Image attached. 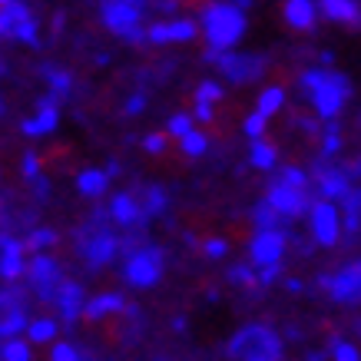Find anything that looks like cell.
<instances>
[{
  "mask_svg": "<svg viewBox=\"0 0 361 361\" xmlns=\"http://www.w3.org/2000/svg\"><path fill=\"white\" fill-rule=\"evenodd\" d=\"M285 288H288V292H302V282H298V279H288V282H285Z\"/></svg>",
  "mask_w": 361,
  "mask_h": 361,
  "instance_id": "681fc988",
  "label": "cell"
},
{
  "mask_svg": "<svg viewBox=\"0 0 361 361\" xmlns=\"http://www.w3.org/2000/svg\"><path fill=\"white\" fill-rule=\"evenodd\" d=\"M23 242L11 239V235H4V245H0V275L7 279V282H17L20 275H27V259H23Z\"/></svg>",
  "mask_w": 361,
  "mask_h": 361,
  "instance_id": "2e32d148",
  "label": "cell"
},
{
  "mask_svg": "<svg viewBox=\"0 0 361 361\" xmlns=\"http://www.w3.org/2000/svg\"><path fill=\"white\" fill-rule=\"evenodd\" d=\"M179 146H183V153H186V156H192V159H196V156H202L209 149V140L196 130V133H189V136L179 142Z\"/></svg>",
  "mask_w": 361,
  "mask_h": 361,
  "instance_id": "8d00e7d4",
  "label": "cell"
},
{
  "mask_svg": "<svg viewBox=\"0 0 361 361\" xmlns=\"http://www.w3.org/2000/svg\"><path fill=\"white\" fill-rule=\"evenodd\" d=\"M252 216H255V226H259V232H265V229H275V222L282 219V216H279V212H275L272 206H269V202H259V206H255V212H252Z\"/></svg>",
  "mask_w": 361,
  "mask_h": 361,
  "instance_id": "e575fe53",
  "label": "cell"
},
{
  "mask_svg": "<svg viewBox=\"0 0 361 361\" xmlns=\"http://www.w3.org/2000/svg\"><path fill=\"white\" fill-rule=\"evenodd\" d=\"M331 358L335 361H361V348L355 345V341L331 338Z\"/></svg>",
  "mask_w": 361,
  "mask_h": 361,
  "instance_id": "836d02e7",
  "label": "cell"
},
{
  "mask_svg": "<svg viewBox=\"0 0 361 361\" xmlns=\"http://www.w3.org/2000/svg\"><path fill=\"white\" fill-rule=\"evenodd\" d=\"M106 186H110V176H106V169H80L77 176V192L87 199H97L106 192Z\"/></svg>",
  "mask_w": 361,
  "mask_h": 361,
  "instance_id": "603a6c76",
  "label": "cell"
},
{
  "mask_svg": "<svg viewBox=\"0 0 361 361\" xmlns=\"http://www.w3.org/2000/svg\"><path fill=\"white\" fill-rule=\"evenodd\" d=\"M87 292H83V285L73 282V279H66L63 285H60V292H56V302L54 305L60 308V315H63L66 325H73V322H80L83 318V312H87Z\"/></svg>",
  "mask_w": 361,
  "mask_h": 361,
  "instance_id": "9a60e30c",
  "label": "cell"
},
{
  "mask_svg": "<svg viewBox=\"0 0 361 361\" xmlns=\"http://www.w3.org/2000/svg\"><path fill=\"white\" fill-rule=\"evenodd\" d=\"M279 183H285V186H292V189H305L308 176H305V169H298V166H285L282 173H279Z\"/></svg>",
  "mask_w": 361,
  "mask_h": 361,
  "instance_id": "74e56055",
  "label": "cell"
},
{
  "mask_svg": "<svg viewBox=\"0 0 361 361\" xmlns=\"http://www.w3.org/2000/svg\"><path fill=\"white\" fill-rule=\"evenodd\" d=\"M196 20H186V17H176V20H159L146 30V40L153 44H186L196 37Z\"/></svg>",
  "mask_w": 361,
  "mask_h": 361,
  "instance_id": "5bb4252c",
  "label": "cell"
},
{
  "mask_svg": "<svg viewBox=\"0 0 361 361\" xmlns=\"http://www.w3.org/2000/svg\"><path fill=\"white\" fill-rule=\"evenodd\" d=\"M99 17L106 23V30L116 33V37H126V40H142V4L136 0H106L99 7Z\"/></svg>",
  "mask_w": 361,
  "mask_h": 361,
  "instance_id": "5b68a950",
  "label": "cell"
},
{
  "mask_svg": "<svg viewBox=\"0 0 361 361\" xmlns=\"http://www.w3.org/2000/svg\"><path fill=\"white\" fill-rule=\"evenodd\" d=\"M282 103H285V90L275 83V87H265L262 93H259V99H255V113H262L265 120L269 116H275V113L282 110Z\"/></svg>",
  "mask_w": 361,
  "mask_h": 361,
  "instance_id": "d4e9b609",
  "label": "cell"
},
{
  "mask_svg": "<svg viewBox=\"0 0 361 361\" xmlns=\"http://www.w3.org/2000/svg\"><path fill=\"white\" fill-rule=\"evenodd\" d=\"M116 173H120V166H116V163H106V176H110V179H113V176H116Z\"/></svg>",
  "mask_w": 361,
  "mask_h": 361,
  "instance_id": "816d5d0a",
  "label": "cell"
},
{
  "mask_svg": "<svg viewBox=\"0 0 361 361\" xmlns=\"http://www.w3.org/2000/svg\"><path fill=\"white\" fill-rule=\"evenodd\" d=\"M351 192V179L345 169H322L318 173V196L325 202H341Z\"/></svg>",
  "mask_w": 361,
  "mask_h": 361,
  "instance_id": "ac0fdd59",
  "label": "cell"
},
{
  "mask_svg": "<svg viewBox=\"0 0 361 361\" xmlns=\"http://www.w3.org/2000/svg\"><path fill=\"white\" fill-rule=\"evenodd\" d=\"M341 219H345V229L358 232L361 226V189H351L348 196L341 199Z\"/></svg>",
  "mask_w": 361,
  "mask_h": 361,
  "instance_id": "83f0119b",
  "label": "cell"
},
{
  "mask_svg": "<svg viewBox=\"0 0 361 361\" xmlns=\"http://www.w3.org/2000/svg\"><path fill=\"white\" fill-rule=\"evenodd\" d=\"M229 282L232 285H252V282H259V272H252L249 265H232V269H229Z\"/></svg>",
  "mask_w": 361,
  "mask_h": 361,
  "instance_id": "b9f144b4",
  "label": "cell"
},
{
  "mask_svg": "<svg viewBox=\"0 0 361 361\" xmlns=\"http://www.w3.org/2000/svg\"><path fill=\"white\" fill-rule=\"evenodd\" d=\"M308 229H312V239L318 245H335L341 239V229H345V219H341V209L335 202H325L318 199L312 202V212H308Z\"/></svg>",
  "mask_w": 361,
  "mask_h": 361,
  "instance_id": "ba28073f",
  "label": "cell"
},
{
  "mask_svg": "<svg viewBox=\"0 0 361 361\" xmlns=\"http://www.w3.org/2000/svg\"><path fill=\"white\" fill-rule=\"evenodd\" d=\"M275 159H279V149H275V142H252L249 146V163L255 169H275Z\"/></svg>",
  "mask_w": 361,
  "mask_h": 361,
  "instance_id": "4316f807",
  "label": "cell"
},
{
  "mask_svg": "<svg viewBox=\"0 0 361 361\" xmlns=\"http://www.w3.org/2000/svg\"><path fill=\"white\" fill-rule=\"evenodd\" d=\"M192 116H196V120H202V123H209V120H212V106H209V103H196Z\"/></svg>",
  "mask_w": 361,
  "mask_h": 361,
  "instance_id": "c3c4849f",
  "label": "cell"
},
{
  "mask_svg": "<svg viewBox=\"0 0 361 361\" xmlns=\"http://www.w3.org/2000/svg\"><path fill=\"white\" fill-rule=\"evenodd\" d=\"M142 149H146V153H163L166 136L163 133H149V136H142Z\"/></svg>",
  "mask_w": 361,
  "mask_h": 361,
  "instance_id": "ee69618b",
  "label": "cell"
},
{
  "mask_svg": "<svg viewBox=\"0 0 361 361\" xmlns=\"http://www.w3.org/2000/svg\"><path fill=\"white\" fill-rule=\"evenodd\" d=\"M338 149H341L338 126H335V123H329V130H325V136H322V153H325V156H335Z\"/></svg>",
  "mask_w": 361,
  "mask_h": 361,
  "instance_id": "60d3db41",
  "label": "cell"
},
{
  "mask_svg": "<svg viewBox=\"0 0 361 361\" xmlns=\"http://www.w3.org/2000/svg\"><path fill=\"white\" fill-rule=\"evenodd\" d=\"M54 242H56V232L54 229H33L30 235H27V249L33 252V255H47V249H54Z\"/></svg>",
  "mask_w": 361,
  "mask_h": 361,
  "instance_id": "4dcf8cb0",
  "label": "cell"
},
{
  "mask_svg": "<svg viewBox=\"0 0 361 361\" xmlns=\"http://www.w3.org/2000/svg\"><path fill=\"white\" fill-rule=\"evenodd\" d=\"M265 123H269V120H265L262 113L252 110L249 116H245V123H242V130H245V136H249L252 142H259V140H262V133H265Z\"/></svg>",
  "mask_w": 361,
  "mask_h": 361,
  "instance_id": "d590c367",
  "label": "cell"
},
{
  "mask_svg": "<svg viewBox=\"0 0 361 361\" xmlns=\"http://www.w3.org/2000/svg\"><path fill=\"white\" fill-rule=\"evenodd\" d=\"M44 80H47V87H50V93H54L56 99L60 97H66L70 93V73L66 70H56V66H44Z\"/></svg>",
  "mask_w": 361,
  "mask_h": 361,
  "instance_id": "f546056e",
  "label": "cell"
},
{
  "mask_svg": "<svg viewBox=\"0 0 361 361\" xmlns=\"http://www.w3.org/2000/svg\"><path fill=\"white\" fill-rule=\"evenodd\" d=\"M0 33L7 37V40H20L27 47H40V37H37V17L30 13L27 4L20 0H4V7H0Z\"/></svg>",
  "mask_w": 361,
  "mask_h": 361,
  "instance_id": "8992f818",
  "label": "cell"
},
{
  "mask_svg": "<svg viewBox=\"0 0 361 361\" xmlns=\"http://www.w3.org/2000/svg\"><path fill=\"white\" fill-rule=\"evenodd\" d=\"M318 13L331 23H361V7L355 0H322Z\"/></svg>",
  "mask_w": 361,
  "mask_h": 361,
  "instance_id": "44dd1931",
  "label": "cell"
},
{
  "mask_svg": "<svg viewBox=\"0 0 361 361\" xmlns=\"http://www.w3.org/2000/svg\"><path fill=\"white\" fill-rule=\"evenodd\" d=\"M110 219L116 226H136L140 219H146L142 216V202H136L133 192H116L110 202Z\"/></svg>",
  "mask_w": 361,
  "mask_h": 361,
  "instance_id": "ffe728a7",
  "label": "cell"
},
{
  "mask_svg": "<svg viewBox=\"0 0 361 361\" xmlns=\"http://www.w3.org/2000/svg\"><path fill=\"white\" fill-rule=\"evenodd\" d=\"M305 361H325V355H322V351H312V355H308Z\"/></svg>",
  "mask_w": 361,
  "mask_h": 361,
  "instance_id": "f5cc1de1",
  "label": "cell"
},
{
  "mask_svg": "<svg viewBox=\"0 0 361 361\" xmlns=\"http://www.w3.org/2000/svg\"><path fill=\"white\" fill-rule=\"evenodd\" d=\"M285 242H288V235H285L282 229L255 232V235L249 239V259H252V265H255L259 272H262V269H269V265H282Z\"/></svg>",
  "mask_w": 361,
  "mask_h": 361,
  "instance_id": "8fae6325",
  "label": "cell"
},
{
  "mask_svg": "<svg viewBox=\"0 0 361 361\" xmlns=\"http://www.w3.org/2000/svg\"><path fill=\"white\" fill-rule=\"evenodd\" d=\"M120 312H126V302H123V295H116V292H106V295L90 298L83 318H87V322H103V318L120 315Z\"/></svg>",
  "mask_w": 361,
  "mask_h": 361,
  "instance_id": "7402d4cb",
  "label": "cell"
},
{
  "mask_svg": "<svg viewBox=\"0 0 361 361\" xmlns=\"http://www.w3.org/2000/svg\"><path fill=\"white\" fill-rule=\"evenodd\" d=\"M209 60H216V66L222 70V77L229 80V83H252V80L262 77V56L255 54H239V50H232V54H212L209 50Z\"/></svg>",
  "mask_w": 361,
  "mask_h": 361,
  "instance_id": "9c48e42d",
  "label": "cell"
},
{
  "mask_svg": "<svg viewBox=\"0 0 361 361\" xmlns=\"http://www.w3.org/2000/svg\"><path fill=\"white\" fill-rule=\"evenodd\" d=\"M331 295L341 305H351V302H361V269L358 262L345 265L335 279H331Z\"/></svg>",
  "mask_w": 361,
  "mask_h": 361,
  "instance_id": "e0dca14e",
  "label": "cell"
},
{
  "mask_svg": "<svg viewBox=\"0 0 361 361\" xmlns=\"http://www.w3.org/2000/svg\"><path fill=\"white\" fill-rule=\"evenodd\" d=\"M265 202H269L282 219H298L302 212H312V202H308L305 189H292V186H285V183H279V179L269 186Z\"/></svg>",
  "mask_w": 361,
  "mask_h": 361,
  "instance_id": "7c38bea8",
  "label": "cell"
},
{
  "mask_svg": "<svg viewBox=\"0 0 361 361\" xmlns=\"http://www.w3.org/2000/svg\"><path fill=\"white\" fill-rule=\"evenodd\" d=\"M27 275H30V282H33V292L44 298V302H56V292L66 282L63 275H60V262H56L54 255H33L30 265H27Z\"/></svg>",
  "mask_w": 361,
  "mask_h": 361,
  "instance_id": "30bf717a",
  "label": "cell"
},
{
  "mask_svg": "<svg viewBox=\"0 0 361 361\" xmlns=\"http://www.w3.org/2000/svg\"><path fill=\"white\" fill-rule=\"evenodd\" d=\"M199 30H202L212 54H232L249 30L245 7L242 4H209L199 17Z\"/></svg>",
  "mask_w": 361,
  "mask_h": 361,
  "instance_id": "7a4b0ae2",
  "label": "cell"
},
{
  "mask_svg": "<svg viewBox=\"0 0 361 361\" xmlns=\"http://www.w3.org/2000/svg\"><path fill=\"white\" fill-rule=\"evenodd\" d=\"M189 133H196V116L192 113H173L166 120V136H176V140L183 142Z\"/></svg>",
  "mask_w": 361,
  "mask_h": 361,
  "instance_id": "f1b7e54d",
  "label": "cell"
},
{
  "mask_svg": "<svg viewBox=\"0 0 361 361\" xmlns=\"http://www.w3.org/2000/svg\"><path fill=\"white\" fill-rule=\"evenodd\" d=\"M222 99V87L216 83V80H206V83H199V90H196V103H219Z\"/></svg>",
  "mask_w": 361,
  "mask_h": 361,
  "instance_id": "ab89813d",
  "label": "cell"
},
{
  "mask_svg": "<svg viewBox=\"0 0 361 361\" xmlns=\"http://www.w3.org/2000/svg\"><path fill=\"white\" fill-rule=\"evenodd\" d=\"M77 245H80V255L90 269H106V265L116 259L120 252V239L116 232L106 226V222H90L83 229L77 232Z\"/></svg>",
  "mask_w": 361,
  "mask_h": 361,
  "instance_id": "277c9868",
  "label": "cell"
},
{
  "mask_svg": "<svg viewBox=\"0 0 361 361\" xmlns=\"http://www.w3.org/2000/svg\"><path fill=\"white\" fill-rule=\"evenodd\" d=\"M0 358H4V361H30V341H23V338L4 341Z\"/></svg>",
  "mask_w": 361,
  "mask_h": 361,
  "instance_id": "d6a6232c",
  "label": "cell"
},
{
  "mask_svg": "<svg viewBox=\"0 0 361 361\" xmlns=\"http://www.w3.org/2000/svg\"><path fill=\"white\" fill-rule=\"evenodd\" d=\"M163 252L156 245H146V249H136L123 265V279L133 288H153L159 279H163Z\"/></svg>",
  "mask_w": 361,
  "mask_h": 361,
  "instance_id": "52a82bcc",
  "label": "cell"
},
{
  "mask_svg": "<svg viewBox=\"0 0 361 361\" xmlns=\"http://www.w3.org/2000/svg\"><path fill=\"white\" fill-rule=\"evenodd\" d=\"M279 275H282V265H269V269H262V272H259V285H272Z\"/></svg>",
  "mask_w": 361,
  "mask_h": 361,
  "instance_id": "7dc6e473",
  "label": "cell"
},
{
  "mask_svg": "<svg viewBox=\"0 0 361 361\" xmlns=\"http://www.w3.org/2000/svg\"><path fill=\"white\" fill-rule=\"evenodd\" d=\"M63 23H66V17H63V13H56V17H54V30H60Z\"/></svg>",
  "mask_w": 361,
  "mask_h": 361,
  "instance_id": "f907efd6",
  "label": "cell"
},
{
  "mask_svg": "<svg viewBox=\"0 0 361 361\" xmlns=\"http://www.w3.org/2000/svg\"><path fill=\"white\" fill-rule=\"evenodd\" d=\"M229 358L252 361V358H282V338L269 325H245L226 345Z\"/></svg>",
  "mask_w": 361,
  "mask_h": 361,
  "instance_id": "3957f363",
  "label": "cell"
},
{
  "mask_svg": "<svg viewBox=\"0 0 361 361\" xmlns=\"http://www.w3.org/2000/svg\"><path fill=\"white\" fill-rule=\"evenodd\" d=\"M20 173L27 176V179H40V159H37V153H23Z\"/></svg>",
  "mask_w": 361,
  "mask_h": 361,
  "instance_id": "7bdbcfd3",
  "label": "cell"
},
{
  "mask_svg": "<svg viewBox=\"0 0 361 361\" xmlns=\"http://www.w3.org/2000/svg\"><path fill=\"white\" fill-rule=\"evenodd\" d=\"M50 361H83L77 345H70V341H56L54 348H50Z\"/></svg>",
  "mask_w": 361,
  "mask_h": 361,
  "instance_id": "f35d334b",
  "label": "cell"
},
{
  "mask_svg": "<svg viewBox=\"0 0 361 361\" xmlns=\"http://www.w3.org/2000/svg\"><path fill=\"white\" fill-rule=\"evenodd\" d=\"M166 212V192L163 186H149L146 189V202H142V216L153 219V216H163Z\"/></svg>",
  "mask_w": 361,
  "mask_h": 361,
  "instance_id": "1f68e13d",
  "label": "cell"
},
{
  "mask_svg": "<svg viewBox=\"0 0 361 361\" xmlns=\"http://www.w3.org/2000/svg\"><path fill=\"white\" fill-rule=\"evenodd\" d=\"M298 83L305 90L308 103L315 106V113L325 123H335V116L351 97V80L338 70H331V66H308V70H302Z\"/></svg>",
  "mask_w": 361,
  "mask_h": 361,
  "instance_id": "6da1fadb",
  "label": "cell"
},
{
  "mask_svg": "<svg viewBox=\"0 0 361 361\" xmlns=\"http://www.w3.org/2000/svg\"><path fill=\"white\" fill-rule=\"evenodd\" d=\"M56 331H60V325L54 318H33L30 329H27V341L30 345H50L54 341L56 345Z\"/></svg>",
  "mask_w": 361,
  "mask_h": 361,
  "instance_id": "cb8c5ba5",
  "label": "cell"
},
{
  "mask_svg": "<svg viewBox=\"0 0 361 361\" xmlns=\"http://www.w3.org/2000/svg\"><path fill=\"white\" fill-rule=\"evenodd\" d=\"M226 252H229V242H226V239H209L206 242V255H209V259H222Z\"/></svg>",
  "mask_w": 361,
  "mask_h": 361,
  "instance_id": "bcb514c9",
  "label": "cell"
},
{
  "mask_svg": "<svg viewBox=\"0 0 361 361\" xmlns=\"http://www.w3.org/2000/svg\"><path fill=\"white\" fill-rule=\"evenodd\" d=\"M282 17L292 30H312L318 20V4H312V0H288L282 7Z\"/></svg>",
  "mask_w": 361,
  "mask_h": 361,
  "instance_id": "d6986e66",
  "label": "cell"
},
{
  "mask_svg": "<svg viewBox=\"0 0 361 361\" xmlns=\"http://www.w3.org/2000/svg\"><path fill=\"white\" fill-rule=\"evenodd\" d=\"M60 126V110H56V97L47 93V97L37 99V113L30 120H23V136H50V133Z\"/></svg>",
  "mask_w": 361,
  "mask_h": 361,
  "instance_id": "4fadbf2b",
  "label": "cell"
},
{
  "mask_svg": "<svg viewBox=\"0 0 361 361\" xmlns=\"http://www.w3.org/2000/svg\"><path fill=\"white\" fill-rule=\"evenodd\" d=\"M33 318H27V312L23 308H7V315H4V322H0V331H4V341L17 338L20 331L30 329Z\"/></svg>",
  "mask_w": 361,
  "mask_h": 361,
  "instance_id": "484cf974",
  "label": "cell"
},
{
  "mask_svg": "<svg viewBox=\"0 0 361 361\" xmlns=\"http://www.w3.org/2000/svg\"><path fill=\"white\" fill-rule=\"evenodd\" d=\"M252 361H279V358H252Z\"/></svg>",
  "mask_w": 361,
  "mask_h": 361,
  "instance_id": "db71d44e",
  "label": "cell"
},
{
  "mask_svg": "<svg viewBox=\"0 0 361 361\" xmlns=\"http://www.w3.org/2000/svg\"><path fill=\"white\" fill-rule=\"evenodd\" d=\"M142 110H146V97H142V93H133V97L123 103V113H126V116H140Z\"/></svg>",
  "mask_w": 361,
  "mask_h": 361,
  "instance_id": "f6af8a7d",
  "label": "cell"
}]
</instances>
